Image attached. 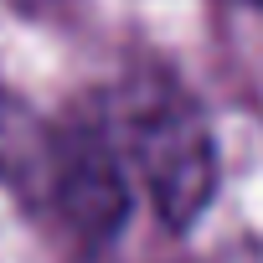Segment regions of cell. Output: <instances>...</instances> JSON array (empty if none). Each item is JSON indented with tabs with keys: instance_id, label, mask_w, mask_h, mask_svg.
Listing matches in <instances>:
<instances>
[{
	"instance_id": "277c9868",
	"label": "cell",
	"mask_w": 263,
	"mask_h": 263,
	"mask_svg": "<svg viewBox=\"0 0 263 263\" xmlns=\"http://www.w3.org/2000/svg\"><path fill=\"white\" fill-rule=\"evenodd\" d=\"M242 6H263V0H242Z\"/></svg>"
},
{
	"instance_id": "6da1fadb",
	"label": "cell",
	"mask_w": 263,
	"mask_h": 263,
	"mask_svg": "<svg viewBox=\"0 0 263 263\" xmlns=\"http://www.w3.org/2000/svg\"><path fill=\"white\" fill-rule=\"evenodd\" d=\"M129 150H135V165L150 186L155 212L171 227H191L206 212L217 191V160H212V135L186 93L165 83L150 103H140Z\"/></svg>"
},
{
	"instance_id": "3957f363",
	"label": "cell",
	"mask_w": 263,
	"mask_h": 263,
	"mask_svg": "<svg viewBox=\"0 0 263 263\" xmlns=\"http://www.w3.org/2000/svg\"><path fill=\"white\" fill-rule=\"evenodd\" d=\"M52 155H57V140L42 135V124L16 103L0 93V176L6 181H26V176H52Z\"/></svg>"
},
{
	"instance_id": "7a4b0ae2",
	"label": "cell",
	"mask_w": 263,
	"mask_h": 263,
	"mask_svg": "<svg viewBox=\"0 0 263 263\" xmlns=\"http://www.w3.org/2000/svg\"><path fill=\"white\" fill-rule=\"evenodd\" d=\"M52 196L62 217L72 222L78 237L108 242L119 222L129 217V186H124V160L103 140L98 124H78L72 135L57 140L52 155Z\"/></svg>"
}]
</instances>
